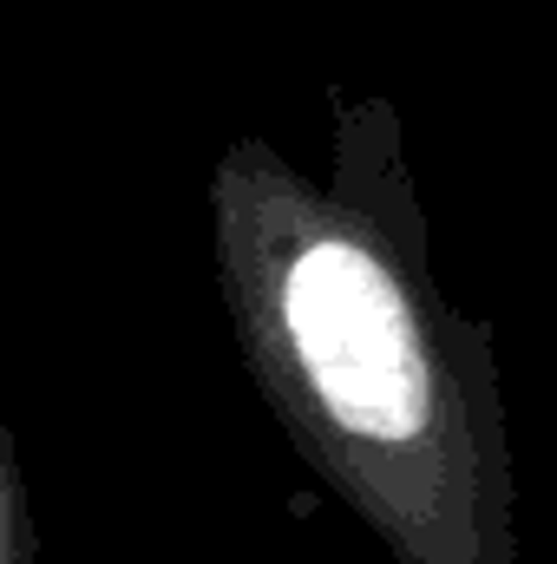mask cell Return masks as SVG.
Wrapping results in <instances>:
<instances>
[{"label": "cell", "instance_id": "cell-1", "mask_svg": "<svg viewBox=\"0 0 557 564\" xmlns=\"http://www.w3.org/2000/svg\"><path fill=\"white\" fill-rule=\"evenodd\" d=\"M328 177L237 132L210 263L243 368L302 466L394 564H518L499 341L433 276L394 99L335 106Z\"/></svg>", "mask_w": 557, "mask_h": 564}, {"label": "cell", "instance_id": "cell-2", "mask_svg": "<svg viewBox=\"0 0 557 564\" xmlns=\"http://www.w3.org/2000/svg\"><path fill=\"white\" fill-rule=\"evenodd\" d=\"M0 564H40L33 539V499H26V473H20V446L0 408Z\"/></svg>", "mask_w": 557, "mask_h": 564}]
</instances>
